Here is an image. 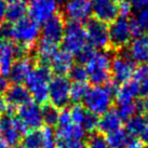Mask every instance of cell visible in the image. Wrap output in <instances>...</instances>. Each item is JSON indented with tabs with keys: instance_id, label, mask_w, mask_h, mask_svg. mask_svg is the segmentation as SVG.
Wrapping results in <instances>:
<instances>
[{
	"instance_id": "obj_1",
	"label": "cell",
	"mask_w": 148,
	"mask_h": 148,
	"mask_svg": "<svg viewBox=\"0 0 148 148\" xmlns=\"http://www.w3.org/2000/svg\"><path fill=\"white\" fill-rule=\"evenodd\" d=\"M116 89L112 84L106 83L103 86H94L89 89L82 102L86 109L91 114L102 116L111 109Z\"/></svg>"
},
{
	"instance_id": "obj_2",
	"label": "cell",
	"mask_w": 148,
	"mask_h": 148,
	"mask_svg": "<svg viewBox=\"0 0 148 148\" xmlns=\"http://www.w3.org/2000/svg\"><path fill=\"white\" fill-rule=\"evenodd\" d=\"M51 79V68L41 64L34 68L26 79V89L37 104H45L49 99V83Z\"/></svg>"
},
{
	"instance_id": "obj_3",
	"label": "cell",
	"mask_w": 148,
	"mask_h": 148,
	"mask_svg": "<svg viewBox=\"0 0 148 148\" xmlns=\"http://www.w3.org/2000/svg\"><path fill=\"white\" fill-rule=\"evenodd\" d=\"M111 60L110 54L106 51H95L90 60L84 64L88 79L94 86H103L109 81Z\"/></svg>"
},
{
	"instance_id": "obj_4",
	"label": "cell",
	"mask_w": 148,
	"mask_h": 148,
	"mask_svg": "<svg viewBox=\"0 0 148 148\" xmlns=\"http://www.w3.org/2000/svg\"><path fill=\"white\" fill-rule=\"evenodd\" d=\"M63 47L71 55H78L86 47V29L80 23L69 22L65 26L63 35Z\"/></svg>"
},
{
	"instance_id": "obj_5",
	"label": "cell",
	"mask_w": 148,
	"mask_h": 148,
	"mask_svg": "<svg viewBox=\"0 0 148 148\" xmlns=\"http://www.w3.org/2000/svg\"><path fill=\"white\" fill-rule=\"evenodd\" d=\"M40 35V27L37 22L25 17L13 25V39L17 45L32 49Z\"/></svg>"
},
{
	"instance_id": "obj_6",
	"label": "cell",
	"mask_w": 148,
	"mask_h": 148,
	"mask_svg": "<svg viewBox=\"0 0 148 148\" xmlns=\"http://www.w3.org/2000/svg\"><path fill=\"white\" fill-rule=\"evenodd\" d=\"M69 79L64 76H55L49 83V99L51 105L56 108H65L70 102Z\"/></svg>"
},
{
	"instance_id": "obj_7",
	"label": "cell",
	"mask_w": 148,
	"mask_h": 148,
	"mask_svg": "<svg viewBox=\"0 0 148 148\" xmlns=\"http://www.w3.org/2000/svg\"><path fill=\"white\" fill-rule=\"evenodd\" d=\"M27 133V127L18 118L3 117L0 120V137L8 147H15L20 143L22 135Z\"/></svg>"
},
{
	"instance_id": "obj_8",
	"label": "cell",
	"mask_w": 148,
	"mask_h": 148,
	"mask_svg": "<svg viewBox=\"0 0 148 148\" xmlns=\"http://www.w3.org/2000/svg\"><path fill=\"white\" fill-rule=\"evenodd\" d=\"M86 132L80 125L73 122L70 112L67 109L60 111L58 129L55 131L56 140H82Z\"/></svg>"
},
{
	"instance_id": "obj_9",
	"label": "cell",
	"mask_w": 148,
	"mask_h": 148,
	"mask_svg": "<svg viewBox=\"0 0 148 148\" xmlns=\"http://www.w3.org/2000/svg\"><path fill=\"white\" fill-rule=\"evenodd\" d=\"M135 68V64L129 58L127 52L117 54L111 60L110 74L116 83L122 84L131 80L133 78Z\"/></svg>"
},
{
	"instance_id": "obj_10",
	"label": "cell",
	"mask_w": 148,
	"mask_h": 148,
	"mask_svg": "<svg viewBox=\"0 0 148 148\" xmlns=\"http://www.w3.org/2000/svg\"><path fill=\"white\" fill-rule=\"evenodd\" d=\"M86 41L91 48L96 50H105L109 45V34L106 24L96 20L86 22Z\"/></svg>"
},
{
	"instance_id": "obj_11",
	"label": "cell",
	"mask_w": 148,
	"mask_h": 148,
	"mask_svg": "<svg viewBox=\"0 0 148 148\" xmlns=\"http://www.w3.org/2000/svg\"><path fill=\"white\" fill-rule=\"evenodd\" d=\"M109 34V45L116 49H122L127 47L133 38L130 28V21L127 18L117 17L115 21L111 22L108 27Z\"/></svg>"
},
{
	"instance_id": "obj_12",
	"label": "cell",
	"mask_w": 148,
	"mask_h": 148,
	"mask_svg": "<svg viewBox=\"0 0 148 148\" xmlns=\"http://www.w3.org/2000/svg\"><path fill=\"white\" fill-rule=\"evenodd\" d=\"M58 9V0H33L29 5V15L33 21L45 23L54 15Z\"/></svg>"
},
{
	"instance_id": "obj_13",
	"label": "cell",
	"mask_w": 148,
	"mask_h": 148,
	"mask_svg": "<svg viewBox=\"0 0 148 148\" xmlns=\"http://www.w3.org/2000/svg\"><path fill=\"white\" fill-rule=\"evenodd\" d=\"M18 119L27 130H39L43 124L41 107L36 102H28L21 106L17 110Z\"/></svg>"
},
{
	"instance_id": "obj_14",
	"label": "cell",
	"mask_w": 148,
	"mask_h": 148,
	"mask_svg": "<svg viewBox=\"0 0 148 148\" xmlns=\"http://www.w3.org/2000/svg\"><path fill=\"white\" fill-rule=\"evenodd\" d=\"M91 13L94 20L107 24L118 17V5L111 0H90Z\"/></svg>"
},
{
	"instance_id": "obj_15",
	"label": "cell",
	"mask_w": 148,
	"mask_h": 148,
	"mask_svg": "<svg viewBox=\"0 0 148 148\" xmlns=\"http://www.w3.org/2000/svg\"><path fill=\"white\" fill-rule=\"evenodd\" d=\"M64 14L70 22L86 21L91 14L90 0H67L64 4Z\"/></svg>"
},
{
	"instance_id": "obj_16",
	"label": "cell",
	"mask_w": 148,
	"mask_h": 148,
	"mask_svg": "<svg viewBox=\"0 0 148 148\" xmlns=\"http://www.w3.org/2000/svg\"><path fill=\"white\" fill-rule=\"evenodd\" d=\"M65 22L61 15H54L50 20L43 23L42 27V39L52 42L54 45H58L62 42L64 30H65Z\"/></svg>"
},
{
	"instance_id": "obj_17",
	"label": "cell",
	"mask_w": 148,
	"mask_h": 148,
	"mask_svg": "<svg viewBox=\"0 0 148 148\" xmlns=\"http://www.w3.org/2000/svg\"><path fill=\"white\" fill-rule=\"evenodd\" d=\"M127 54L134 63L144 64L148 62V35L134 38L129 45Z\"/></svg>"
},
{
	"instance_id": "obj_18",
	"label": "cell",
	"mask_w": 148,
	"mask_h": 148,
	"mask_svg": "<svg viewBox=\"0 0 148 148\" xmlns=\"http://www.w3.org/2000/svg\"><path fill=\"white\" fill-rule=\"evenodd\" d=\"M34 69V61L32 58L25 56L20 58L13 63L11 70L9 73L10 80L14 82V84H21L25 82L26 79Z\"/></svg>"
},
{
	"instance_id": "obj_19",
	"label": "cell",
	"mask_w": 148,
	"mask_h": 148,
	"mask_svg": "<svg viewBox=\"0 0 148 148\" xmlns=\"http://www.w3.org/2000/svg\"><path fill=\"white\" fill-rule=\"evenodd\" d=\"M140 94V86L134 79H131L116 89L115 99L118 105L135 102V99Z\"/></svg>"
},
{
	"instance_id": "obj_20",
	"label": "cell",
	"mask_w": 148,
	"mask_h": 148,
	"mask_svg": "<svg viewBox=\"0 0 148 148\" xmlns=\"http://www.w3.org/2000/svg\"><path fill=\"white\" fill-rule=\"evenodd\" d=\"M4 93H5V99H4L5 104L15 107V108L17 106L21 107L26 103L30 102V99H32L26 86L22 84H13L9 86L8 90Z\"/></svg>"
},
{
	"instance_id": "obj_21",
	"label": "cell",
	"mask_w": 148,
	"mask_h": 148,
	"mask_svg": "<svg viewBox=\"0 0 148 148\" xmlns=\"http://www.w3.org/2000/svg\"><path fill=\"white\" fill-rule=\"evenodd\" d=\"M15 58V43L0 40V74L9 76Z\"/></svg>"
},
{
	"instance_id": "obj_22",
	"label": "cell",
	"mask_w": 148,
	"mask_h": 148,
	"mask_svg": "<svg viewBox=\"0 0 148 148\" xmlns=\"http://www.w3.org/2000/svg\"><path fill=\"white\" fill-rule=\"evenodd\" d=\"M123 119L121 118L120 114L117 109H109L99 119L97 129L103 134H109L121 127Z\"/></svg>"
},
{
	"instance_id": "obj_23",
	"label": "cell",
	"mask_w": 148,
	"mask_h": 148,
	"mask_svg": "<svg viewBox=\"0 0 148 148\" xmlns=\"http://www.w3.org/2000/svg\"><path fill=\"white\" fill-rule=\"evenodd\" d=\"M50 65H51V70L58 74V76H64L65 74H68L73 68L74 56L65 50L58 51L53 60L51 61Z\"/></svg>"
},
{
	"instance_id": "obj_24",
	"label": "cell",
	"mask_w": 148,
	"mask_h": 148,
	"mask_svg": "<svg viewBox=\"0 0 148 148\" xmlns=\"http://www.w3.org/2000/svg\"><path fill=\"white\" fill-rule=\"evenodd\" d=\"M28 11L24 0H8L5 9V18L9 23H17L23 18Z\"/></svg>"
},
{
	"instance_id": "obj_25",
	"label": "cell",
	"mask_w": 148,
	"mask_h": 148,
	"mask_svg": "<svg viewBox=\"0 0 148 148\" xmlns=\"http://www.w3.org/2000/svg\"><path fill=\"white\" fill-rule=\"evenodd\" d=\"M58 52V45H54L52 42H49L41 39L38 42L37 48H36V54H37V58L39 62L41 63V65H47L51 63L55 56V54Z\"/></svg>"
},
{
	"instance_id": "obj_26",
	"label": "cell",
	"mask_w": 148,
	"mask_h": 148,
	"mask_svg": "<svg viewBox=\"0 0 148 148\" xmlns=\"http://www.w3.org/2000/svg\"><path fill=\"white\" fill-rule=\"evenodd\" d=\"M130 138H131V136L129 135L127 132L122 127L107 134L106 137L110 148H127Z\"/></svg>"
},
{
	"instance_id": "obj_27",
	"label": "cell",
	"mask_w": 148,
	"mask_h": 148,
	"mask_svg": "<svg viewBox=\"0 0 148 148\" xmlns=\"http://www.w3.org/2000/svg\"><path fill=\"white\" fill-rule=\"evenodd\" d=\"M145 121H146V119L143 118L140 115H134L133 117H131V118H129L127 120L124 130L132 137H136V136L140 137V133H142V131H143V129L145 127Z\"/></svg>"
},
{
	"instance_id": "obj_28",
	"label": "cell",
	"mask_w": 148,
	"mask_h": 148,
	"mask_svg": "<svg viewBox=\"0 0 148 148\" xmlns=\"http://www.w3.org/2000/svg\"><path fill=\"white\" fill-rule=\"evenodd\" d=\"M23 146L26 148H42L43 140H42L41 131L39 130H32L27 132L23 138Z\"/></svg>"
},
{
	"instance_id": "obj_29",
	"label": "cell",
	"mask_w": 148,
	"mask_h": 148,
	"mask_svg": "<svg viewBox=\"0 0 148 148\" xmlns=\"http://www.w3.org/2000/svg\"><path fill=\"white\" fill-rule=\"evenodd\" d=\"M89 89L90 88L86 82H74L70 86V101L76 104L82 102Z\"/></svg>"
},
{
	"instance_id": "obj_30",
	"label": "cell",
	"mask_w": 148,
	"mask_h": 148,
	"mask_svg": "<svg viewBox=\"0 0 148 148\" xmlns=\"http://www.w3.org/2000/svg\"><path fill=\"white\" fill-rule=\"evenodd\" d=\"M41 114H42V120H43V123H45L48 127H52L58 124V115H60V111L56 107L52 106L51 104H45L43 107L41 108Z\"/></svg>"
},
{
	"instance_id": "obj_31",
	"label": "cell",
	"mask_w": 148,
	"mask_h": 148,
	"mask_svg": "<svg viewBox=\"0 0 148 148\" xmlns=\"http://www.w3.org/2000/svg\"><path fill=\"white\" fill-rule=\"evenodd\" d=\"M138 104L135 102H132V103H125L118 105L117 110L120 114L121 118L123 120H127L129 118L133 117L134 115H136V112L138 110Z\"/></svg>"
},
{
	"instance_id": "obj_32",
	"label": "cell",
	"mask_w": 148,
	"mask_h": 148,
	"mask_svg": "<svg viewBox=\"0 0 148 148\" xmlns=\"http://www.w3.org/2000/svg\"><path fill=\"white\" fill-rule=\"evenodd\" d=\"M86 148H110L108 145L106 137L103 134L94 133L88 138L86 144Z\"/></svg>"
},
{
	"instance_id": "obj_33",
	"label": "cell",
	"mask_w": 148,
	"mask_h": 148,
	"mask_svg": "<svg viewBox=\"0 0 148 148\" xmlns=\"http://www.w3.org/2000/svg\"><path fill=\"white\" fill-rule=\"evenodd\" d=\"M68 74L74 82H86L88 80V73L83 65H74Z\"/></svg>"
},
{
	"instance_id": "obj_34",
	"label": "cell",
	"mask_w": 148,
	"mask_h": 148,
	"mask_svg": "<svg viewBox=\"0 0 148 148\" xmlns=\"http://www.w3.org/2000/svg\"><path fill=\"white\" fill-rule=\"evenodd\" d=\"M99 125V118L97 116L91 114L90 111L86 110V114L83 118L82 122L80 124V127L83 129L84 132H93L94 130L97 129Z\"/></svg>"
},
{
	"instance_id": "obj_35",
	"label": "cell",
	"mask_w": 148,
	"mask_h": 148,
	"mask_svg": "<svg viewBox=\"0 0 148 148\" xmlns=\"http://www.w3.org/2000/svg\"><path fill=\"white\" fill-rule=\"evenodd\" d=\"M43 147L42 148H56V136L55 132L50 127H45L41 130Z\"/></svg>"
},
{
	"instance_id": "obj_36",
	"label": "cell",
	"mask_w": 148,
	"mask_h": 148,
	"mask_svg": "<svg viewBox=\"0 0 148 148\" xmlns=\"http://www.w3.org/2000/svg\"><path fill=\"white\" fill-rule=\"evenodd\" d=\"M69 112L73 122L75 124H77V125H80L86 114V109L81 105H79V104H75L74 106L69 109Z\"/></svg>"
},
{
	"instance_id": "obj_37",
	"label": "cell",
	"mask_w": 148,
	"mask_h": 148,
	"mask_svg": "<svg viewBox=\"0 0 148 148\" xmlns=\"http://www.w3.org/2000/svg\"><path fill=\"white\" fill-rule=\"evenodd\" d=\"M13 39V25L11 23H0V40L9 41Z\"/></svg>"
},
{
	"instance_id": "obj_38",
	"label": "cell",
	"mask_w": 148,
	"mask_h": 148,
	"mask_svg": "<svg viewBox=\"0 0 148 148\" xmlns=\"http://www.w3.org/2000/svg\"><path fill=\"white\" fill-rule=\"evenodd\" d=\"M56 148H86L82 140H58Z\"/></svg>"
},
{
	"instance_id": "obj_39",
	"label": "cell",
	"mask_w": 148,
	"mask_h": 148,
	"mask_svg": "<svg viewBox=\"0 0 148 148\" xmlns=\"http://www.w3.org/2000/svg\"><path fill=\"white\" fill-rule=\"evenodd\" d=\"M132 10L133 8L130 2H127V1L121 2L118 5V16L121 18H127L132 14Z\"/></svg>"
},
{
	"instance_id": "obj_40",
	"label": "cell",
	"mask_w": 148,
	"mask_h": 148,
	"mask_svg": "<svg viewBox=\"0 0 148 148\" xmlns=\"http://www.w3.org/2000/svg\"><path fill=\"white\" fill-rule=\"evenodd\" d=\"M147 77H148V66L140 65L138 67H136L134 75H133L134 80H136L137 82L140 83L145 78H147Z\"/></svg>"
},
{
	"instance_id": "obj_41",
	"label": "cell",
	"mask_w": 148,
	"mask_h": 148,
	"mask_svg": "<svg viewBox=\"0 0 148 148\" xmlns=\"http://www.w3.org/2000/svg\"><path fill=\"white\" fill-rule=\"evenodd\" d=\"M94 52H95V50L93 49V48H91L90 45H86V48L77 55L79 62L82 63V64H86V63L90 60L91 56L94 54Z\"/></svg>"
},
{
	"instance_id": "obj_42",
	"label": "cell",
	"mask_w": 148,
	"mask_h": 148,
	"mask_svg": "<svg viewBox=\"0 0 148 148\" xmlns=\"http://www.w3.org/2000/svg\"><path fill=\"white\" fill-rule=\"evenodd\" d=\"M135 20L138 22V24L140 25L142 29L144 32H147L148 33V9H145L143 11H140Z\"/></svg>"
},
{
	"instance_id": "obj_43",
	"label": "cell",
	"mask_w": 148,
	"mask_h": 148,
	"mask_svg": "<svg viewBox=\"0 0 148 148\" xmlns=\"http://www.w3.org/2000/svg\"><path fill=\"white\" fill-rule=\"evenodd\" d=\"M130 28H131L132 36H133L134 38L140 37V36H142L143 33H144V30L142 29L140 25L138 24V22L136 21L135 18L132 20V21H130Z\"/></svg>"
},
{
	"instance_id": "obj_44",
	"label": "cell",
	"mask_w": 148,
	"mask_h": 148,
	"mask_svg": "<svg viewBox=\"0 0 148 148\" xmlns=\"http://www.w3.org/2000/svg\"><path fill=\"white\" fill-rule=\"evenodd\" d=\"M130 3H131L132 8L140 12L145 9H148V0H131Z\"/></svg>"
},
{
	"instance_id": "obj_45",
	"label": "cell",
	"mask_w": 148,
	"mask_h": 148,
	"mask_svg": "<svg viewBox=\"0 0 148 148\" xmlns=\"http://www.w3.org/2000/svg\"><path fill=\"white\" fill-rule=\"evenodd\" d=\"M127 148H145V146L143 145V142L140 138L136 137H131L129 143H127Z\"/></svg>"
},
{
	"instance_id": "obj_46",
	"label": "cell",
	"mask_w": 148,
	"mask_h": 148,
	"mask_svg": "<svg viewBox=\"0 0 148 148\" xmlns=\"http://www.w3.org/2000/svg\"><path fill=\"white\" fill-rule=\"evenodd\" d=\"M9 88V80L7 79L5 76L0 74V93L5 92Z\"/></svg>"
},
{
	"instance_id": "obj_47",
	"label": "cell",
	"mask_w": 148,
	"mask_h": 148,
	"mask_svg": "<svg viewBox=\"0 0 148 148\" xmlns=\"http://www.w3.org/2000/svg\"><path fill=\"white\" fill-rule=\"evenodd\" d=\"M140 137L142 142L148 144V118L146 119V121H145V127H144V129H143L142 133H140Z\"/></svg>"
},
{
	"instance_id": "obj_48",
	"label": "cell",
	"mask_w": 148,
	"mask_h": 148,
	"mask_svg": "<svg viewBox=\"0 0 148 148\" xmlns=\"http://www.w3.org/2000/svg\"><path fill=\"white\" fill-rule=\"evenodd\" d=\"M140 94L148 97V77L145 78L142 82L140 83Z\"/></svg>"
},
{
	"instance_id": "obj_49",
	"label": "cell",
	"mask_w": 148,
	"mask_h": 148,
	"mask_svg": "<svg viewBox=\"0 0 148 148\" xmlns=\"http://www.w3.org/2000/svg\"><path fill=\"white\" fill-rule=\"evenodd\" d=\"M5 9H7V2L4 0H0V23H2L5 18Z\"/></svg>"
},
{
	"instance_id": "obj_50",
	"label": "cell",
	"mask_w": 148,
	"mask_h": 148,
	"mask_svg": "<svg viewBox=\"0 0 148 148\" xmlns=\"http://www.w3.org/2000/svg\"><path fill=\"white\" fill-rule=\"evenodd\" d=\"M138 108L148 116V97H146L142 103L138 104Z\"/></svg>"
},
{
	"instance_id": "obj_51",
	"label": "cell",
	"mask_w": 148,
	"mask_h": 148,
	"mask_svg": "<svg viewBox=\"0 0 148 148\" xmlns=\"http://www.w3.org/2000/svg\"><path fill=\"white\" fill-rule=\"evenodd\" d=\"M4 106H5V101H4L3 97L0 95V112H2V111H3Z\"/></svg>"
},
{
	"instance_id": "obj_52",
	"label": "cell",
	"mask_w": 148,
	"mask_h": 148,
	"mask_svg": "<svg viewBox=\"0 0 148 148\" xmlns=\"http://www.w3.org/2000/svg\"><path fill=\"white\" fill-rule=\"evenodd\" d=\"M0 148H8V146L5 145V143L1 140V137H0Z\"/></svg>"
},
{
	"instance_id": "obj_53",
	"label": "cell",
	"mask_w": 148,
	"mask_h": 148,
	"mask_svg": "<svg viewBox=\"0 0 148 148\" xmlns=\"http://www.w3.org/2000/svg\"><path fill=\"white\" fill-rule=\"evenodd\" d=\"M111 1H114V2H124V1H127V0H111Z\"/></svg>"
},
{
	"instance_id": "obj_54",
	"label": "cell",
	"mask_w": 148,
	"mask_h": 148,
	"mask_svg": "<svg viewBox=\"0 0 148 148\" xmlns=\"http://www.w3.org/2000/svg\"><path fill=\"white\" fill-rule=\"evenodd\" d=\"M14 148H26V147H24V146H15Z\"/></svg>"
},
{
	"instance_id": "obj_55",
	"label": "cell",
	"mask_w": 148,
	"mask_h": 148,
	"mask_svg": "<svg viewBox=\"0 0 148 148\" xmlns=\"http://www.w3.org/2000/svg\"><path fill=\"white\" fill-rule=\"evenodd\" d=\"M25 2H29V3H30V2H32V1H33V0H24Z\"/></svg>"
},
{
	"instance_id": "obj_56",
	"label": "cell",
	"mask_w": 148,
	"mask_h": 148,
	"mask_svg": "<svg viewBox=\"0 0 148 148\" xmlns=\"http://www.w3.org/2000/svg\"><path fill=\"white\" fill-rule=\"evenodd\" d=\"M0 120H1V118H0Z\"/></svg>"
}]
</instances>
